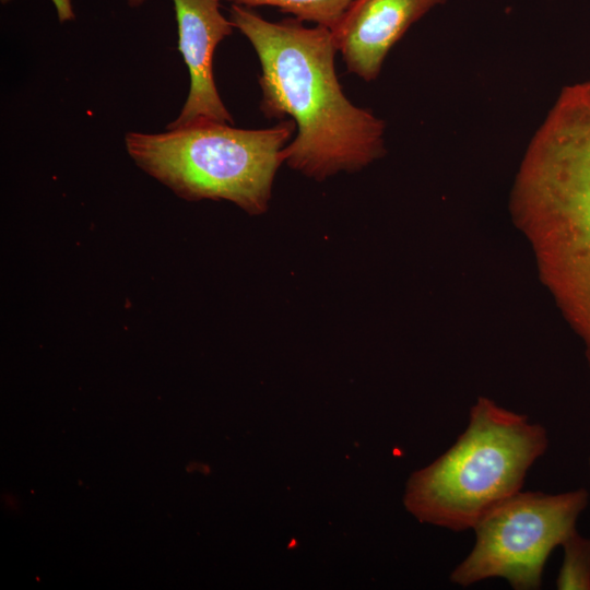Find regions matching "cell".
<instances>
[{
  "label": "cell",
  "instance_id": "cell-10",
  "mask_svg": "<svg viewBox=\"0 0 590 590\" xmlns=\"http://www.w3.org/2000/svg\"><path fill=\"white\" fill-rule=\"evenodd\" d=\"M10 0H1L2 3H7ZM57 9L59 15H64L72 10L71 0H51Z\"/></svg>",
  "mask_w": 590,
  "mask_h": 590
},
{
  "label": "cell",
  "instance_id": "cell-5",
  "mask_svg": "<svg viewBox=\"0 0 590 590\" xmlns=\"http://www.w3.org/2000/svg\"><path fill=\"white\" fill-rule=\"evenodd\" d=\"M588 504L586 488L559 494L517 492L474 526L475 544L451 571V582L469 587L503 578L515 590L540 589L548 556L577 531Z\"/></svg>",
  "mask_w": 590,
  "mask_h": 590
},
{
  "label": "cell",
  "instance_id": "cell-9",
  "mask_svg": "<svg viewBox=\"0 0 590 590\" xmlns=\"http://www.w3.org/2000/svg\"><path fill=\"white\" fill-rule=\"evenodd\" d=\"M563 563L556 579L559 590H590V539L577 531L562 544Z\"/></svg>",
  "mask_w": 590,
  "mask_h": 590
},
{
  "label": "cell",
  "instance_id": "cell-1",
  "mask_svg": "<svg viewBox=\"0 0 590 590\" xmlns=\"http://www.w3.org/2000/svg\"><path fill=\"white\" fill-rule=\"evenodd\" d=\"M229 21L258 55L260 110L296 125L295 139L283 149L292 168L321 180L384 155L385 121L344 95L330 28L307 27L295 17L271 22L239 4H232Z\"/></svg>",
  "mask_w": 590,
  "mask_h": 590
},
{
  "label": "cell",
  "instance_id": "cell-3",
  "mask_svg": "<svg viewBox=\"0 0 590 590\" xmlns=\"http://www.w3.org/2000/svg\"><path fill=\"white\" fill-rule=\"evenodd\" d=\"M547 447L541 424L481 397L456 442L411 475L404 505L422 522L455 532L473 529L488 510L521 491Z\"/></svg>",
  "mask_w": 590,
  "mask_h": 590
},
{
  "label": "cell",
  "instance_id": "cell-6",
  "mask_svg": "<svg viewBox=\"0 0 590 590\" xmlns=\"http://www.w3.org/2000/svg\"><path fill=\"white\" fill-rule=\"evenodd\" d=\"M144 1L126 0L130 7H139ZM220 1L173 0L178 26V50L188 68L190 86L180 114L167 129L202 120L234 123L213 75L215 49L234 28L221 13Z\"/></svg>",
  "mask_w": 590,
  "mask_h": 590
},
{
  "label": "cell",
  "instance_id": "cell-2",
  "mask_svg": "<svg viewBox=\"0 0 590 590\" xmlns=\"http://www.w3.org/2000/svg\"><path fill=\"white\" fill-rule=\"evenodd\" d=\"M515 201L544 232L551 283L590 366V88L559 103L538 128Z\"/></svg>",
  "mask_w": 590,
  "mask_h": 590
},
{
  "label": "cell",
  "instance_id": "cell-11",
  "mask_svg": "<svg viewBox=\"0 0 590 590\" xmlns=\"http://www.w3.org/2000/svg\"><path fill=\"white\" fill-rule=\"evenodd\" d=\"M589 469H590V456H589Z\"/></svg>",
  "mask_w": 590,
  "mask_h": 590
},
{
  "label": "cell",
  "instance_id": "cell-4",
  "mask_svg": "<svg viewBox=\"0 0 590 590\" xmlns=\"http://www.w3.org/2000/svg\"><path fill=\"white\" fill-rule=\"evenodd\" d=\"M231 125L202 120L162 133L130 131L125 145L141 169L182 199H224L262 213L296 125L292 119L266 129Z\"/></svg>",
  "mask_w": 590,
  "mask_h": 590
},
{
  "label": "cell",
  "instance_id": "cell-8",
  "mask_svg": "<svg viewBox=\"0 0 590 590\" xmlns=\"http://www.w3.org/2000/svg\"><path fill=\"white\" fill-rule=\"evenodd\" d=\"M222 1V0H221ZM247 8L275 7L304 22H314L331 31L353 0H224Z\"/></svg>",
  "mask_w": 590,
  "mask_h": 590
},
{
  "label": "cell",
  "instance_id": "cell-7",
  "mask_svg": "<svg viewBox=\"0 0 590 590\" xmlns=\"http://www.w3.org/2000/svg\"><path fill=\"white\" fill-rule=\"evenodd\" d=\"M446 0H353L332 30L347 71L369 82L406 31Z\"/></svg>",
  "mask_w": 590,
  "mask_h": 590
}]
</instances>
